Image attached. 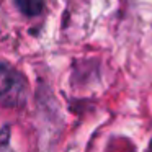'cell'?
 I'll list each match as a JSON object with an SVG mask.
<instances>
[{
	"instance_id": "obj_1",
	"label": "cell",
	"mask_w": 152,
	"mask_h": 152,
	"mask_svg": "<svg viewBox=\"0 0 152 152\" xmlns=\"http://www.w3.org/2000/svg\"><path fill=\"white\" fill-rule=\"evenodd\" d=\"M15 5L26 17H36L43 12L44 0H15Z\"/></svg>"
},
{
	"instance_id": "obj_2",
	"label": "cell",
	"mask_w": 152,
	"mask_h": 152,
	"mask_svg": "<svg viewBox=\"0 0 152 152\" xmlns=\"http://www.w3.org/2000/svg\"><path fill=\"white\" fill-rule=\"evenodd\" d=\"M13 87V72L8 66L0 64V95L7 93Z\"/></svg>"
},
{
	"instance_id": "obj_3",
	"label": "cell",
	"mask_w": 152,
	"mask_h": 152,
	"mask_svg": "<svg viewBox=\"0 0 152 152\" xmlns=\"http://www.w3.org/2000/svg\"><path fill=\"white\" fill-rule=\"evenodd\" d=\"M8 131H10V129H8V126H5L4 131L0 132V145H5L8 142Z\"/></svg>"
}]
</instances>
